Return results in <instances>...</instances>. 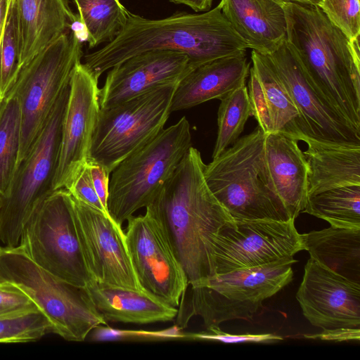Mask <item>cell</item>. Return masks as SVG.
Here are the masks:
<instances>
[{"instance_id": "6da1fadb", "label": "cell", "mask_w": 360, "mask_h": 360, "mask_svg": "<svg viewBox=\"0 0 360 360\" xmlns=\"http://www.w3.org/2000/svg\"><path fill=\"white\" fill-rule=\"evenodd\" d=\"M245 42L219 6L198 14L176 13L159 20L129 12L125 25L113 39L84 57V65L98 79L129 57L150 50L184 53L195 67L216 58L245 53Z\"/></svg>"}, {"instance_id": "7a4b0ae2", "label": "cell", "mask_w": 360, "mask_h": 360, "mask_svg": "<svg viewBox=\"0 0 360 360\" xmlns=\"http://www.w3.org/2000/svg\"><path fill=\"white\" fill-rule=\"evenodd\" d=\"M286 41L313 86L360 131L359 39L350 41L314 4L283 1Z\"/></svg>"}, {"instance_id": "3957f363", "label": "cell", "mask_w": 360, "mask_h": 360, "mask_svg": "<svg viewBox=\"0 0 360 360\" xmlns=\"http://www.w3.org/2000/svg\"><path fill=\"white\" fill-rule=\"evenodd\" d=\"M205 166L200 151L191 146L149 204L163 219L191 286L212 276L210 241L233 219L210 190Z\"/></svg>"}, {"instance_id": "277c9868", "label": "cell", "mask_w": 360, "mask_h": 360, "mask_svg": "<svg viewBox=\"0 0 360 360\" xmlns=\"http://www.w3.org/2000/svg\"><path fill=\"white\" fill-rule=\"evenodd\" d=\"M265 134L257 126L205 166L210 190L233 220L291 219L269 176Z\"/></svg>"}, {"instance_id": "5b68a950", "label": "cell", "mask_w": 360, "mask_h": 360, "mask_svg": "<svg viewBox=\"0 0 360 360\" xmlns=\"http://www.w3.org/2000/svg\"><path fill=\"white\" fill-rule=\"evenodd\" d=\"M4 281L20 288L46 317L51 333L67 341H84L95 328L108 325L84 288L42 269L19 245L0 246V282Z\"/></svg>"}, {"instance_id": "8992f818", "label": "cell", "mask_w": 360, "mask_h": 360, "mask_svg": "<svg viewBox=\"0 0 360 360\" xmlns=\"http://www.w3.org/2000/svg\"><path fill=\"white\" fill-rule=\"evenodd\" d=\"M191 146L186 117L124 159L110 173L107 210L120 225L146 207Z\"/></svg>"}, {"instance_id": "52a82bcc", "label": "cell", "mask_w": 360, "mask_h": 360, "mask_svg": "<svg viewBox=\"0 0 360 360\" xmlns=\"http://www.w3.org/2000/svg\"><path fill=\"white\" fill-rule=\"evenodd\" d=\"M82 56L79 35L72 28L19 70L4 96L16 98L21 108L18 165L32 149L58 97L70 84L74 68Z\"/></svg>"}, {"instance_id": "ba28073f", "label": "cell", "mask_w": 360, "mask_h": 360, "mask_svg": "<svg viewBox=\"0 0 360 360\" xmlns=\"http://www.w3.org/2000/svg\"><path fill=\"white\" fill-rule=\"evenodd\" d=\"M292 262L240 269L214 275L191 285L185 316L178 321L181 329L193 316H200L207 329L223 322L251 321L263 302L292 280Z\"/></svg>"}, {"instance_id": "9c48e42d", "label": "cell", "mask_w": 360, "mask_h": 360, "mask_svg": "<svg viewBox=\"0 0 360 360\" xmlns=\"http://www.w3.org/2000/svg\"><path fill=\"white\" fill-rule=\"evenodd\" d=\"M70 84L62 91L27 156L16 169L8 191L0 195V241L19 245L23 228L38 206L54 191L63 120Z\"/></svg>"}, {"instance_id": "30bf717a", "label": "cell", "mask_w": 360, "mask_h": 360, "mask_svg": "<svg viewBox=\"0 0 360 360\" xmlns=\"http://www.w3.org/2000/svg\"><path fill=\"white\" fill-rule=\"evenodd\" d=\"M178 83L157 86L113 107L100 109L89 162L110 174L127 157L155 137L171 112Z\"/></svg>"}, {"instance_id": "8fae6325", "label": "cell", "mask_w": 360, "mask_h": 360, "mask_svg": "<svg viewBox=\"0 0 360 360\" xmlns=\"http://www.w3.org/2000/svg\"><path fill=\"white\" fill-rule=\"evenodd\" d=\"M19 245L37 265L67 283L84 288L92 281L66 189L53 191L38 206L23 228Z\"/></svg>"}, {"instance_id": "7c38bea8", "label": "cell", "mask_w": 360, "mask_h": 360, "mask_svg": "<svg viewBox=\"0 0 360 360\" xmlns=\"http://www.w3.org/2000/svg\"><path fill=\"white\" fill-rule=\"evenodd\" d=\"M295 219L229 220L212 237L208 250L212 276L281 262L297 261L303 250Z\"/></svg>"}, {"instance_id": "4fadbf2b", "label": "cell", "mask_w": 360, "mask_h": 360, "mask_svg": "<svg viewBox=\"0 0 360 360\" xmlns=\"http://www.w3.org/2000/svg\"><path fill=\"white\" fill-rule=\"evenodd\" d=\"M126 242L141 288L177 308L188 286L165 223L152 206L127 220Z\"/></svg>"}, {"instance_id": "5bb4252c", "label": "cell", "mask_w": 360, "mask_h": 360, "mask_svg": "<svg viewBox=\"0 0 360 360\" xmlns=\"http://www.w3.org/2000/svg\"><path fill=\"white\" fill-rule=\"evenodd\" d=\"M70 194L77 237L91 280L101 284L144 290L134 272L122 226L108 212Z\"/></svg>"}, {"instance_id": "9a60e30c", "label": "cell", "mask_w": 360, "mask_h": 360, "mask_svg": "<svg viewBox=\"0 0 360 360\" xmlns=\"http://www.w3.org/2000/svg\"><path fill=\"white\" fill-rule=\"evenodd\" d=\"M98 79L82 61L74 68L63 120L53 191L68 190L89 162L100 111Z\"/></svg>"}, {"instance_id": "2e32d148", "label": "cell", "mask_w": 360, "mask_h": 360, "mask_svg": "<svg viewBox=\"0 0 360 360\" xmlns=\"http://www.w3.org/2000/svg\"><path fill=\"white\" fill-rule=\"evenodd\" d=\"M266 56L299 112L307 138L360 145V131L313 86L286 40Z\"/></svg>"}, {"instance_id": "e0dca14e", "label": "cell", "mask_w": 360, "mask_h": 360, "mask_svg": "<svg viewBox=\"0 0 360 360\" xmlns=\"http://www.w3.org/2000/svg\"><path fill=\"white\" fill-rule=\"evenodd\" d=\"M296 299L304 316L323 330L360 329V283L309 258Z\"/></svg>"}, {"instance_id": "ac0fdd59", "label": "cell", "mask_w": 360, "mask_h": 360, "mask_svg": "<svg viewBox=\"0 0 360 360\" xmlns=\"http://www.w3.org/2000/svg\"><path fill=\"white\" fill-rule=\"evenodd\" d=\"M194 67L184 53L150 50L128 58L110 69L99 88L101 109H106L157 86L179 83Z\"/></svg>"}, {"instance_id": "d6986e66", "label": "cell", "mask_w": 360, "mask_h": 360, "mask_svg": "<svg viewBox=\"0 0 360 360\" xmlns=\"http://www.w3.org/2000/svg\"><path fill=\"white\" fill-rule=\"evenodd\" d=\"M248 94L258 126L265 134L280 132L304 141V125L285 85L266 55L251 52Z\"/></svg>"}, {"instance_id": "ffe728a7", "label": "cell", "mask_w": 360, "mask_h": 360, "mask_svg": "<svg viewBox=\"0 0 360 360\" xmlns=\"http://www.w3.org/2000/svg\"><path fill=\"white\" fill-rule=\"evenodd\" d=\"M19 70L78 22L68 0H14Z\"/></svg>"}, {"instance_id": "44dd1931", "label": "cell", "mask_w": 360, "mask_h": 360, "mask_svg": "<svg viewBox=\"0 0 360 360\" xmlns=\"http://www.w3.org/2000/svg\"><path fill=\"white\" fill-rule=\"evenodd\" d=\"M250 65L246 52L207 61L194 67L178 83L171 112L188 109L213 99H221L245 84Z\"/></svg>"}, {"instance_id": "7402d4cb", "label": "cell", "mask_w": 360, "mask_h": 360, "mask_svg": "<svg viewBox=\"0 0 360 360\" xmlns=\"http://www.w3.org/2000/svg\"><path fill=\"white\" fill-rule=\"evenodd\" d=\"M298 141L273 132L265 134L264 156L272 186L291 219L302 212L308 197V167Z\"/></svg>"}, {"instance_id": "603a6c76", "label": "cell", "mask_w": 360, "mask_h": 360, "mask_svg": "<svg viewBox=\"0 0 360 360\" xmlns=\"http://www.w3.org/2000/svg\"><path fill=\"white\" fill-rule=\"evenodd\" d=\"M218 6L248 49L270 54L286 40L283 1L221 0Z\"/></svg>"}, {"instance_id": "cb8c5ba5", "label": "cell", "mask_w": 360, "mask_h": 360, "mask_svg": "<svg viewBox=\"0 0 360 360\" xmlns=\"http://www.w3.org/2000/svg\"><path fill=\"white\" fill-rule=\"evenodd\" d=\"M84 290L98 313L108 322L148 324L174 320L178 309L145 290L91 281Z\"/></svg>"}, {"instance_id": "d4e9b609", "label": "cell", "mask_w": 360, "mask_h": 360, "mask_svg": "<svg viewBox=\"0 0 360 360\" xmlns=\"http://www.w3.org/2000/svg\"><path fill=\"white\" fill-rule=\"evenodd\" d=\"M308 196L335 188L360 186V145L306 138Z\"/></svg>"}, {"instance_id": "484cf974", "label": "cell", "mask_w": 360, "mask_h": 360, "mask_svg": "<svg viewBox=\"0 0 360 360\" xmlns=\"http://www.w3.org/2000/svg\"><path fill=\"white\" fill-rule=\"evenodd\" d=\"M302 238L310 258L360 283V229L330 226L302 234Z\"/></svg>"}, {"instance_id": "4316f807", "label": "cell", "mask_w": 360, "mask_h": 360, "mask_svg": "<svg viewBox=\"0 0 360 360\" xmlns=\"http://www.w3.org/2000/svg\"><path fill=\"white\" fill-rule=\"evenodd\" d=\"M302 212L328 221L330 226L360 229V186H346L307 197Z\"/></svg>"}, {"instance_id": "83f0119b", "label": "cell", "mask_w": 360, "mask_h": 360, "mask_svg": "<svg viewBox=\"0 0 360 360\" xmlns=\"http://www.w3.org/2000/svg\"><path fill=\"white\" fill-rule=\"evenodd\" d=\"M78 11L89 48L110 41L125 25L129 11L120 0H72Z\"/></svg>"}, {"instance_id": "f1b7e54d", "label": "cell", "mask_w": 360, "mask_h": 360, "mask_svg": "<svg viewBox=\"0 0 360 360\" xmlns=\"http://www.w3.org/2000/svg\"><path fill=\"white\" fill-rule=\"evenodd\" d=\"M21 108L15 97L2 98L0 103V195L9 190L18 165Z\"/></svg>"}, {"instance_id": "f546056e", "label": "cell", "mask_w": 360, "mask_h": 360, "mask_svg": "<svg viewBox=\"0 0 360 360\" xmlns=\"http://www.w3.org/2000/svg\"><path fill=\"white\" fill-rule=\"evenodd\" d=\"M220 101L217 112V136L212 159L219 156L238 140L246 122L252 116L245 84L233 90Z\"/></svg>"}, {"instance_id": "4dcf8cb0", "label": "cell", "mask_w": 360, "mask_h": 360, "mask_svg": "<svg viewBox=\"0 0 360 360\" xmlns=\"http://www.w3.org/2000/svg\"><path fill=\"white\" fill-rule=\"evenodd\" d=\"M51 333V324L39 309L0 316V342L35 341Z\"/></svg>"}, {"instance_id": "1f68e13d", "label": "cell", "mask_w": 360, "mask_h": 360, "mask_svg": "<svg viewBox=\"0 0 360 360\" xmlns=\"http://www.w3.org/2000/svg\"><path fill=\"white\" fill-rule=\"evenodd\" d=\"M19 71L18 38L14 0H8L0 40V96L4 97Z\"/></svg>"}, {"instance_id": "d6a6232c", "label": "cell", "mask_w": 360, "mask_h": 360, "mask_svg": "<svg viewBox=\"0 0 360 360\" xmlns=\"http://www.w3.org/2000/svg\"><path fill=\"white\" fill-rule=\"evenodd\" d=\"M317 6L350 41L359 39V0H320Z\"/></svg>"}, {"instance_id": "836d02e7", "label": "cell", "mask_w": 360, "mask_h": 360, "mask_svg": "<svg viewBox=\"0 0 360 360\" xmlns=\"http://www.w3.org/2000/svg\"><path fill=\"white\" fill-rule=\"evenodd\" d=\"M101 325L95 328L91 333V339L94 341H112L123 340L134 338L144 339H167V338H186V334L181 332V328L178 326L164 330L146 331V330H129L112 328L107 325Z\"/></svg>"}, {"instance_id": "e575fe53", "label": "cell", "mask_w": 360, "mask_h": 360, "mask_svg": "<svg viewBox=\"0 0 360 360\" xmlns=\"http://www.w3.org/2000/svg\"><path fill=\"white\" fill-rule=\"evenodd\" d=\"M188 339L212 340L224 343H274L282 340V337L271 334H242L234 335L222 331L219 327L207 329L206 332L187 334Z\"/></svg>"}, {"instance_id": "d590c367", "label": "cell", "mask_w": 360, "mask_h": 360, "mask_svg": "<svg viewBox=\"0 0 360 360\" xmlns=\"http://www.w3.org/2000/svg\"><path fill=\"white\" fill-rule=\"evenodd\" d=\"M39 309L34 302L18 286L0 282V316Z\"/></svg>"}, {"instance_id": "8d00e7d4", "label": "cell", "mask_w": 360, "mask_h": 360, "mask_svg": "<svg viewBox=\"0 0 360 360\" xmlns=\"http://www.w3.org/2000/svg\"><path fill=\"white\" fill-rule=\"evenodd\" d=\"M68 191L85 204L108 212L96 192L88 164L80 172Z\"/></svg>"}, {"instance_id": "74e56055", "label": "cell", "mask_w": 360, "mask_h": 360, "mask_svg": "<svg viewBox=\"0 0 360 360\" xmlns=\"http://www.w3.org/2000/svg\"><path fill=\"white\" fill-rule=\"evenodd\" d=\"M88 165L96 192L107 210L110 174L98 164L89 162Z\"/></svg>"}, {"instance_id": "f35d334b", "label": "cell", "mask_w": 360, "mask_h": 360, "mask_svg": "<svg viewBox=\"0 0 360 360\" xmlns=\"http://www.w3.org/2000/svg\"><path fill=\"white\" fill-rule=\"evenodd\" d=\"M314 337H319L323 340H333L338 341L356 340L357 341H359L360 329H338L333 330H323L321 334L314 335Z\"/></svg>"}, {"instance_id": "ab89813d", "label": "cell", "mask_w": 360, "mask_h": 360, "mask_svg": "<svg viewBox=\"0 0 360 360\" xmlns=\"http://www.w3.org/2000/svg\"><path fill=\"white\" fill-rule=\"evenodd\" d=\"M176 4H184L195 11H207L212 6L213 0H170Z\"/></svg>"}, {"instance_id": "60d3db41", "label": "cell", "mask_w": 360, "mask_h": 360, "mask_svg": "<svg viewBox=\"0 0 360 360\" xmlns=\"http://www.w3.org/2000/svg\"><path fill=\"white\" fill-rule=\"evenodd\" d=\"M8 0H0V40L7 8Z\"/></svg>"}, {"instance_id": "b9f144b4", "label": "cell", "mask_w": 360, "mask_h": 360, "mask_svg": "<svg viewBox=\"0 0 360 360\" xmlns=\"http://www.w3.org/2000/svg\"><path fill=\"white\" fill-rule=\"evenodd\" d=\"M281 1L318 5L320 0H281Z\"/></svg>"}, {"instance_id": "7bdbcfd3", "label": "cell", "mask_w": 360, "mask_h": 360, "mask_svg": "<svg viewBox=\"0 0 360 360\" xmlns=\"http://www.w3.org/2000/svg\"><path fill=\"white\" fill-rule=\"evenodd\" d=\"M1 99H2V98H1V97L0 96V103H1Z\"/></svg>"}]
</instances>
